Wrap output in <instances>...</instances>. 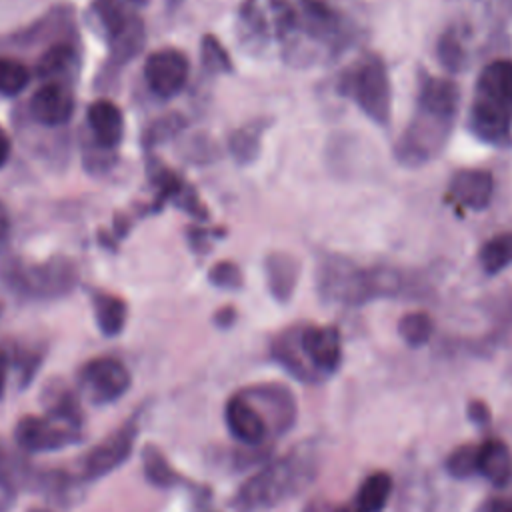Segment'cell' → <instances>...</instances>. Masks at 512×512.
I'll return each mask as SVG.
<instances>
[{"mask_svg":"<svg viewBox=\"0 0 512 512\" xmlns=\"http://www.w3.org/2000/svg\"><path fill=\"white\" fill-rule=\"evenodd\" d=\"M188 58L176 48L152 52L144 62V78L148 88L160 98L176 96L188 80Z\"/></svg>","mask_w":512,"mask_h":512,"instance_id":"cell-11","label":"cell"},{"mask_svg":"<svg viewBox=\"0 0 512 512\" xmlns=\"http://www.w3.org/2000/svg\"><path fill=\"white\" fill-rule=\"evenodd\" d=\"M242 394L260 410L274 434H284L294 424L296 404L288 388L278 384H262L246 388Z\"/></svg>","mask_w":512,"mask_h":512,"instance_id":"cell-15","label":"cell"},{"mask_svg":"<svg viewBox=\"0 0 512 512\" xmlns=\"http://www.w3.org/2000/svg\"><path fill=\"white\" fill-rule=\"evenodd\" d=\"M94 318L104 336H116L124 330L128 308L126 302L108 292H96L92 296Z\"/></svg>","mask_w":512,"mask_h":512,"instance_id":"cell-22","label":"cell"},{"mask_svg":"<svg viewBox=\"0 0 512 512\" xmlns=\"http://www.w3.org/2000/svg\"><path fill=\"white\" fill-rule=\"evenodd\" d=\"M4 284L22 296L56 298L76 286L78 272L72 260L52 258L40 264L8 260L2 266Z\"/></svg>","mask_w":512,"mask_h":512,"instance_id":"cell-6","label":"cell"},{"mask_svg":"<svg viewBox=\"0 0 512 512\" xmlns=\"http://www.w3.org/2000/svg\"><path fill=\"white\" fill-rule=\"evenodd\" d=\"M142 466L146 480L160 488H172L184 484V478L170 466L166 456L156 446H146L142 452Z\"/></svg>","mask_w":512,"mask_h":512,"instance_id":"cell-26","label":"cell"},{"mask_svg":"<svg viewBox=\"0 0 512 512\" xmlns=\"http://www.w3.org/2000/svg\"><path fill=\"white\" fill-rule=\"evenodd\" d=\"M8 158H10V140L4 134V130L0 128V168L8 162Z\"/></svg>","mask_w":512,"mask_h":512,"instance_id":"cell-38","label":"cell"},{"mask_svg":"<svg viewBox=\"0 0 512 512\" xmlns=\"http://www.w3.org/2000/svg\"><path fill=\"white\" fill-rule=\"evenodd\" d=\"M300 18V26L332 52L344 50L354 38V28L348 18L326 0H300Z\"/></svg>","mask_w":512,"mask_h":512,"instance_id":"cell-7","label":"cell"},{"mask_svg":"<svg viewBox=\"0 0 512 512\" xmlns=\"http://www.w3.org/2000/svg\"><path fill=\"white\" fill-rule=\"evenodd\" d=\"M88 124L96 140L104 148H114L120 144L124 134V120L120 108L110 100H96L88 108Z\"/></svg>","mask_w":512,"mask_h":512,"instance_id":"cell-20","label":"cell"},{"mask_svg":"<svg viewBox=\"0 0 512 512\" xmlns=\"http://www.w3.org/2000/svg\"><path fill=\"white\" fill-rule=\"evenodd\" d=\"M478 474L502 488L512 478V452L500 438H488L478 446Z\"/></svg>","mask_w":512,"mask_h":512,"instance_id":"cell-18","label":"cell"},{"mask_svg":"<svg viewBox=\"0 0 512 512\" xmlns=\"http://www.w3.org/2000/svg\"><path fill=\"white\" fill-rule=\"evenodd\" d=\"M224 418L232 436L248 446H258L268 436V424L264 416L242 392L228 400Z\"/></svg>","mask_w":512,"mask_h":512,"instance_id":"cell-16","label":"cell"},{"mask_svg":"<svg viewBox=\"0 0 512 512\" xmlns=\"http://www.w3.org/2000/svg\"><path fill=\"white\" fill-rule=\"evenodd\" d=\"M30 82V70L16 58L0 56V96H16Z\"/></svg>","mask_w":512,"mask_h":512,"instance_id":"cell-28","label":"cell"},{"mask_svg":"<svg viewBox=\"0 0 512 512\" xmlns=\"http://www.w3.org/2000/svg\"><path fill=\"white\" fill-rule=\"evenodd\" d=\"M332 512H360L358 506H334Z\"/></svg>","mask_w":512,"mask_h":512,"instance_id":"cell-42","label":"cell"},{"mask_svg":"<svg viewBox=\"0 0 512 512\" xmlns=\"http://www.w3.org/2000/svg\"><path fill=\"white\" fill-rule=\"evenodd\" d=\"M300 346L318 376L330 374L342 360V338L336 326H304L300 328Z\"/></svg>","mask_w":512,"mask_h":512,"instance_id":"cell-14","label":"cell"},{"mask_svg":"<svg viewBox=\"0 0 512 512\" xmlns=\"http://www.w3.org/2000/svg\"><path fill=\"white\" fill-rule=\"evenodd\" d=\"M332 508H334V506H330V504L324 502V500H314V502H310V504L306 506L304 512H332Z\"/></svg>","mask_w":512,"mask_h":512,"instance_id":"cell-40","label":"cell"},{"mask_svg":"<svg viewBox=\"0 0 512 512\" xmlns=\"http://www.w3.org/2000/svg\"><path fill=\"white\" fill-rule=\"evenodd\" d=\"M434 332V322H432V316L418 310V312H408L404 314L400 320H398V334L402 336V340L412 346V348H418V346H424L430 336Z\"/></svg>","mask_w":512,"mask_h":512,"instance_id":"cell-27","label":"cell"},{"mask_svg":"<svg viewBox=\"0 0 512 512\" xmlns=\"http://www.w3.org/2000/svg\"><path fill=\"white\" fill-rule=\"evenodd\" d=\"M478 446L464 444L452 450V454L446 458V470L454 478H470L478 472Z\"/></svg>","mask_w":512,"mask_h":512,"instance_id":"cell-31","label":"cell"},{"mask_svg":"<svg viewBox=\"0 0 512 512\" xmlns=\"http://www.w3.org/2000/svg\"><path fill=\"white\" fill-rule=\"evenodd\" d=\"M486 512H512V500L510 498H494Z\"/></svg>","mask_w":512,"mask_h":512,"instance_id":"cell-37","label":"cell"},{"mask_svg":"<svg viewBox=\"0 0 512 512\" xmlns=\"http://www.w3.org/2000/svg\"><path fill=\"white\" fill-rule=\"evenodd\" d=\"M8 368H10V358H8V352L0 350V398L4 396V390H6Z\"/></svg>","mask_w":512,"mask_h":512,"instance_id":"cell-36","label":"cell"},{"mask_svg":"<svg viewBox=\"0 0 512 512\" xmlns=\"http://www.w3.org/2000/svg\"><path fill=\"white\" fill-rule=\"evenodd\" d=\"M126 2H130V4H136V6H142V4H146L148 0H126Z\"/></svg>","mask_w":512,"mask_h":512,"instance_id":"cell-43","label":"cell"},{"mask_svg":"<svg viewBox=\"0 0 512 512\" xmlns=\"http://www.w3.org/2000/svg\"><path fill=\"white\" fill-rule=\"evenodd\" d=\"M258 130L254 126H244L230 138V148L240 162H250L258 150Z\"/></svg>","mask_w":512,"mask_h":512,"instance_id":"cell-32","label":"cell"},{"mask_svg":"<svg viewBox=\"0 0 512 512\" xmlns=\"http://www.w3.org/2000/svg\"><path fill=\"white\" fill-rule=\"evenodd\" d=\"M468 416L476 424H486L490 420V408L482 400H472L468 404Z\"/></svg>","mask_w":512,"mask_h":512,"instance_id":"cell-35","label":"cell"},{"mask_svg":"<svg viewBox=\"0 0 512 512\" xmlns=\"http://www.w3.org/2000/svg\"><path fill=\"white\" fill-rule=\"evenodd\" d=\"M272 354L290 374H294L300 380L316 382L322 378L314 372V368L308 364V360L302 352L300 330H290V332H284L282 336H278L272 346Z\"/></svg>","mask_w":512,"mask_h":512,"instance_id":"cell-21","label":"cell"},{"mask_svg":"<svg viewBox=\"0 0 512 512\" xmlns=\"http://www.w3.org/2000/svg\"><path fill=\"white\" fill-rule=\"evenodd\" d=\"M14 438L26 452H52L80 440V428L54 416H24L16 424Z\"/></svg>","mask_w":512,"mask_h":512,"instance_id":"cell-8","label":"cell"},{"mask_svg":"<svg viewBox=\"0 0 512 512\" xmlns=\"http://www.w3.org/2000/svg\"><path fill=\"white\" fill-rule=\"evenodd\" d=\"M130 372L110 356L94 358L80 370V386L94 404H110L130 388Z\"/></svg>","mask_w":512,"mask_h":512,"instance_id":"cell-9","label":"cell"},{"mask_svg":"<svg viewBox=\"0 0 512 512\" xmlns=\"http://www.w3.org/2000/svg\"><path fill=\"white\" fill-rule=\"evenodd\" d=\"M336 90L378 128L392 122V84L384 60L368 52L350 64L338 78Z\"/></svg>","mask_w":512,"mask_h":512,"instance_id":"cell-5","label":"cell"},{"mask_svg":"<svg viewBox=\"0 0 512 512\" xmlns=\"http://www.w3.org/2000/svg\"><path fill=\"white\" fill-rule=\"evenodd\" d=\"M494 174L484 168H460L448 182V202L458 210L482 212L490 206L494 196Z\"/></svg>","mask_w":512,"mask_h":512,"instance_id":"cell-13","label":"cell"},{"mask_svg":"<svg viewBox=\"0 0 512 512\" xmlns=\"http://www.w3.org/2000/svg\"><path fill=\"white\" fill-rule=\"evenodd\" d=\"M264 270H266V282H268L270 294L278 302H288L298 284V274H300L298 260L286 252H272L264 262Z\"/></svg>","mask_w":512,"mask_h":512,"instance_id":"cell-19","label":"cell"},{"mask_svg":"<svg viewBox=\"0 0 512 512\" xmlns=\"http://www.w3.org/2000/svg\"><path fill=\"white\" fill-rule=\"evenodd\" d=\"M0 314H2V302H0Z\"/></svg>","mask_w":512,"mask_h":512,"instance_id":"cell-46","label":"cell"},{"mask_svg":"<svg viewBox=\"0 0 512 512\" xmlns=\"http://www.w3.org/2000/svg\"><path fill=\"white\" fill-rule=\"evenodd\" d=\"M202 54H204V64L216 72H228L232 68L230 58L222 48V44L218 42V38L206 36L202 42Z\"/></svg>","mask_w":512,"mask_h":512,"instance_id":"cell-34","label":"cell"},{"mask_svg":"<svg viewBox=\"0 0 512 512\" xmlns=\"http://www.w3.org/2000/svg\"><path fill=\"white\" fill-rule=\"evenodd\" d=\"M22 464L24 462L18 456L0 448V486L2 488L12 492L20 484L34 482V478L28 474V468Z\"/></svg>","mask_w":512,"mask_h":512,"instance_id":"cell-29","label":"cell"},{"mask_svg":"<svg viewBox=\"0 0 512 512\" xmlns=\"http://www.w3.org/2000/svg\"><path fill=\"white\" fill-rule=\"evenodd\" d=\"M458 110V84L420 70L414 112L394 144V158L408 168H420L438 158L450 140Z\"/></svg>","mask_w":512,"mask_h":512,"instance_id":"cell-1","label":"cell"},{"mask_svg":"<svg viewBox=\"0 0 512 512\" xmlns=\"http://www.w3.org/2000/svg\"><path fill=\"white\" fill-rule=\"evenodd\" d=\"M316 468L318 464L312 450H292L248 478L236 492L234 506L240 510L276 506L278 502L302 492L314 480Z\"/></svg>","mask_w":512,"mask_h":512,"instance_id":"cell-4","label":"cell"},{"mask_svg":"<svg viewBox=\"0 0 512 512\" xmlns=\"http://www.w3.org/2000/svg\"><path fill=\"white\" fill-rule=\"evenodd\" d=\"M96 10L108 32L114 56L120 60H128L130 56H134L144 42L140 18L126 12L114 0H100Z\"/></svg>","mask_w":512,"mask_h":512,"instance_id":"cell-12","label":"cell"},{"mask_svg":"<svg viewBox=\"0 0 512 512\" xmlns=\"http://www.w3.org/2000/svg\"><path fill=\"white\" fill-rule=\"evenodd\" d=\"M404 276L390 266H360L342 254H324L318 260L316 284L326 302L362 306L376 298H390L404 290Z\"/></svg>","mask_w":512,"mask_h":512,"instance_id":"cell-2","label":"cell"},{"mask_svg":"<svg viewBox=\"0 0 512 512\" xmlns=\"http://www.w3.org/2000/svg\"><path fill=\"white\" fill-rule=\"evenodd\" d=\"M6 232H8V214L0 204V242L6 238Z\"/></svg>","mask_w":512,"mask_h":512,"instance_id":"cell-41","label":"cell"},{"mask_svg":"<svg viewBox=\"0 0 512 512\" xmlns=\"http://www.w3.org/2000/svg\"><path fill=\"white\" fill-rule=\"evenodd\" d=\"M208 280L218 286V288H224V290H236L242 286V272L240 268L234 264V262H218L210 268L208 272Z\"/></svg>","mask_w":512,"mask_h":512,"instance_id":"cell-33","label":"cell"},{"mask_svg":"<svg viewBox=\"0 0 512 512\" xmlns=\"http://www.w3.org/2000/svg\"><path fill=\"white\" fill-rule=\"evenodd\" d=\"M216 322H218L220 326H230V324L234 322V310H232V308L220 310V312L216 314Z\"/></svg>","mask_w":512,"mask_h":512,"instance_id":"cell-39","label":"cell"},{"mask_svg":"<svg viewBox=\"0 0 512 512\" xmlns=\"http://www.w3.org/2000/svg\"><path fill=\"white\" fill-rule=\"evenodd\" d=\"M32 512H48V510H32Z\"/></svg>","mask_w":512,"mask_h":512,"instance_id":"cell-45","label":"cell"},{"mask_svg":"<svg viewBox=\"0 0 512 512\" xmlns=\"http://www.w3.org/2000/svg\"><path fill=\"white\" fill-rule=\"evenodd\" d=\"M392 494V476L384 470L370 474L358 488L356 506L360 512H380Z\"/></svg>","mask_w":512,"mask_h":512,"instance_id":"cell-24","label":"cell"},{"mask_svg":"<svg viewBox=\"0 0 512 512\" xmlns=\"http://www.w3.org/2000/svg\"><path fill=\"white\" fill-rule=\"evenodd\" d=\"M136 436H138V424L136 420H128L116 432H112L104 442L94 446L82 462L84 480H96L116 470L132 454Z\"/></svg>","mask_w":512,"mask_h":512,"instance_id":"cell-10","label":"cell"},{"mask_svg":"<svg viewBox=\"0 0 512 512\" xmlns=\"http://www.w3.org/2000/svg\"><path fill=\"white\" fill-rule=\"evenodd\" d=\"M478 262L488 276L512 266V232H500L488 238L478 250Z\"/></svg>","mask_w":512,"mask_h":512,"instance_id":"cell-23","label":"cell"},{"mask_svg":"<svg viewBox=\"0 0 512 512\" xmlns=\"http://www.w3.org/2000/svg\"><path fill=\"white\" fill-rule=\"evenodd\" d=\"M476 2H494V0H476Z\"/></svg>","mask_w":512,"mask_h":512,"instance_id":"cell-44","label":"cell"},{"mask_svg":"<svg viewBox=\"0 0 512 512\" xmlns=\"http://www.w3.org/2000/svg\"><path fill=\"white\" fill-rule=\"evenodd\" d=\"M468 130L484 144L512 146V60L488 62L474 84Z\"/></svg>","mask_w":512,"mask_h":512,"instance_id":"cell-3","label":"cell"},{"mask_svg":"<svg viewBox=\"0 0 512 512\" xmlns=\"http://www.w3.org/2000/svg\"><path fill=\"white\" fill-rule=\"evenodd\" d=\"M72 48L66 44H54L50 46L38 62V74L42 78H56L60 76L72 62Z\"/></svg>","mask_w":512,"mask_h":512,"instance_id":"cell-30","label":"cell"},{"mask_svg":"<svg viewBox=\"0 0 512 512\" xmlns=\"http://www.w3.org/2000/svg\"><path fill=\"white\" fill-rule=\"evenodd\" d=\"M436 58L440 62V66L450 72L456 74L466 66V44H464V34L454 28L448 26L436 42Z\"/></svg>","mask_w":512,"mask_h":512,"instance_id":"cell-25","label":"cell"},{"mask_svg":"<svg viewBox=\"0 0 512 512\" xmlns=\"http://www.w3.org/2000/svg\"><path fill=\"white\" fill-rule=\"evenodd\" d=\"M74 112V98L60 82L40 86L30 98V114L44 126H60L70 120Z\"/></svg>","mask_w":512,"mask_h":512,"instance_id":"cell-17","label":"cell"}]
</instances>
